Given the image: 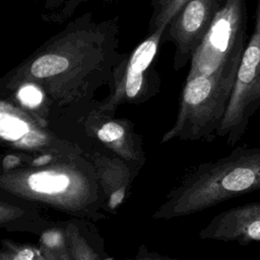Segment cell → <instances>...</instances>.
Instances as JSON below:
<instances>
[{"instance_id": "1", "label": "cell", "mask_w": 260, "mask_h": 260, "mask_svg": "<svg viewBox=\"0 0 260 260\" xmlns=\"http://www.w3.org/2000/svg\"><path fill=\"white\" fill-rule=\"evenodd\" d=\"M119 27L118 16L96 21L91 12L84 13L0 77V85L34 81L58 105L83 99L112 83L126 59L128 54L119 51Z\"/></svg>"}, {"instance_id": "2", "label": "cell", "mask_w": 260, "mask_h": 260, "mask_svg": "<svg viewBox=\"0 0 260 260\" xmlns=\"http://www.w3.org/2000/svg\"><path fill=\"white\" fill-rule=\"evenodd\" d=\"M260 190V148L237 146L228 155L190 168L154 218L188 216Z\"/></svg>"}, {"instance_id": "3", "label": "cell", "mask_w": 260, "mask_h": 260, "mask_svg": "<svg viewBox=\"0 0 260 260\" xmlns=\"http://www.w3.org/2000/svg\"><path fill=\"white\" fill-rule=\"evenodd\" d=\"M237 73L197 75L186 78L173 127L161 143L178 138L212 142L222 122L234 88Z\"/></svg>"}, {"instance_id": "4", "label": "cell", "mask_w": 260, "mask_h": 260, "mask_svg": "<svg viewBox=\"0 0 260 260\" xmlns=\"http://www.w3.org/2000/svg\"><path fill=\"white\" fill-rule=\"evenodd\" d=\"M246 0H225L190 60L186 78L237 73L247 45Z\"/></svg>"}, {"instance_id": "5", "label": "cell", "mask_w": 260, "mask_h": 260, "mask_svg": "<svg viewBox=\"0 0 260 260\" xmlns=\"http://www.w3.org/2000/svg\"><path fill=\"white\" fill-rule=\"evenodd\" d=\"M0 189L53 206L78 210L93 199V187L79 170L69 166H50L0 175Z\"/></svg>"}, {"instance_id": "6", "label": "cell", "mask_w": 260, "mask_h": 260, "mask_svg": "<svg viewBox=\"0 0 260 260\" xmlns=\"http://www.w3.org/2000/svg\"><path fill=\"white\" fill-rule=\"evenodd\" d=\"M260 108V0H257L253 32L245 47L222 122L216 136L229 146L245 135L252 116Z\"/></svg>"}, {"instance_id": "7", "label": "cell", "mask_w": 260, "mask_h": 260, "mask_svg": "<svg viewBox=\"0 0 260 260\" xmlns=\"http://www.w3.org/2000/svg\"><path fill=\"white\" fill-rule=\"evenodd\" d=\"M162 29L149 34L115 69L112 94L102 104V112H110L121 103L142 100L158 87L159 77L154 70V59L164 35Z\"/></svg>"}, {"instance_id": "8", "label": "cell", "mask_w": 260, "mask_h": 260, "mask_svg": "<svg viewBox=\"0 0 260 260\" xmlns=\"http://www.w3.org/2000/svg\"><path fill=\"white\" fill-rule=\"evenodd\" d=\"M224 2L225 0H189L172 18L161 41H171L175 45L176 70L190 62Z\"/></svg>"}, {"instance_id": "9", "label": "cell", "mask_w": 260, "mask_h": 260, "mask_svg": "<svg viewBox=\"0 0 260 260\" xmlns=\"http://www.w3.org/2000/svg\"><path fill=\"white\" fill-rule=\"evenodd\" d=\"M198 237L205 241L235 242L242 246L260 242V200L216 214L199 231Z\"/></svg>"}, {"instance_id": "10", "label": "cell", "mask_w": 260, "mask_h": 260, "mask_svg": "<svg viewBox=\"0 0 260 260\" xmlns=\"http://www.w3.org/2000/svg\"><path fill=\"white\" fill-rule=\"evenodd\" d=\"M0 138L14 147L36 151L52 144L53 137L21 106L0 98Z\"/></svg>"}, {"instance_id": "11", "label": "cell", "mask_w": 260, "mask_h": 260, "mask_svg": "<svg viewBox=\"0 0 260 260\" xmlns=\"http://www.w3.org/2000/svg\"><path fill=\"white\" fill-rule=\"evenodd\" d=\"M1 87L6 91H13L19 106L26 110H36L49 100L43 87L34 81H20L9 86Z\"/></svg>"}, {"instance_id": "12", "label": "cell", "mask_w": 260, "mask_h": 260, "mask_svg": "<svg viewBox=\"0 0 260 260\" xmlns=\"http://www.w3.org/2000/svg\"><path fill=\"white\" fill-rule=\"evenodd\" d=\"M189 0H152V12L148 25V32L157 29L165 30L175 14Z\"/></svg>"}, {"instance_id": "13", "label": "cell", "mask_w": 260, "mask_h": 260, "mask_svg": "<svg viewBox=\"0 0 260 260\" xmlns=\"http://www.w3.org/2000/svg\"><path fill=\"white\" fill-rule=\"evenodd\" d=\"M66 242L72 260H98V256L73 223L65 231Z\"/></svg>"}, {"instance_id": "14", "label": "cell", "mask_w": 260, "mask_h": 260, "mask_svg": "<svg viewBox=\"0 0 260 260\" xmlns=\"http://www.w3.org/2000/svg\"><path fill=\"white\" fill-rule=\"evenodd\" d=\"M45 248L31 245H10L0 250V260H43Z\"/></svg>"}, {"instance_id": "15", "label": "cell", "mask_w": 260, "mask_h": 260, "mask_svg": "<svg viewBox=\"0 0 260 260\" xmlns=\"http://www.w3.org/2000/svg\"><path fill=\"white\" fill-rule=\"evenodd\" d=\"M125 135L126 131L124 126L116 121H108L104 123L96 132V136L102 142L119 150L124 147Z\"/></svg>"}, {"instance_id": "16", "label": "cell", "mask_w": 260, "mask_h": 260, "mask_svg": "<svg viewBox=\"0 0 260 260\" xmlns=\"http://www.w3.org/2000/svg\"><path fill=\"white\" fill-rule=\"evenodd\" d=\"M89 0H67L65 4L58 9L57 11L51 12L49 14H46L44 16V19L47 21H53V22H63L75 12V10L83 3L87 2ZM107 2H112L115 0H106Z\"/></svg>"}, {"instance_id": "17", "label": "cell", "mask_w": 260, "mask_h": 260, "mask_svg": "<svg viewBox=\"0 0 260 260\" xmlns=\"http://www.w3.org/2000/svg\"><path fill=\"white\" fill-rule=\"evenodd\" d=\"M41 242L43 247L53 251L66 250V247H65L66 237L64 238L63 234L57 230L45 232L42 236Z\"/></svg>"}, {"instance_id": "18", "label": "cell", "mask_w": 260, "mask_h": 260, "mask_svg": "<svg viewBox=\"0 0 260 260\" xmlns=\"http://www.w3.org/2000/svg\"><path fill=\"white\" fill-rule=\"evenodd\" d=\"M23 211L16 206H12L5 203H0V224L10 222L17 217L21 216Z\"/></svg>"}, {"instance_id": "19", "label": "cell", "mask_w": 260, "mask_h": 260, "mask_svg": "<svg viewBox=\"0 0 260 260\" xmlns=\"http://www.w3.org/2000/svg\"><path fill=\"white\" fill-rule=\"evenodd\" d=\"M125 194H126V189H121V190L115 191L112 194H110L109 202H108L109 207L111 209H115L116 207H118L124 200Z\"/></svg>"}, {"instance_id": "20", "label": "cell", "mask_w": 260, "mask_h": 260, "mask_svg": "<svg viewBox=\"0 0 260 260\" xmlns=\"http://www.w3.org/2000/svg\"><path fill=\"white\" fill-rule=\"evenodd\" d=\"M20 157L15 154H7L2 159V167L4 171H11L20 165Z\"/></svg>"}, {"instance_id": "21", "label": "cell", "mask_w": 260, "mask_h": 260, "mask_svg": "<svg viewBox=\"0 0 260 260\" xmlns=\"http://www.w3.org/2000/svg\"><path fill=\"white\" fill-rule=\"evenodd\" d=\"M52 159H53V155L51 153H44V154L37 156L32 160V166L37 167V168L44 167V166H47L50 161H52Z\"/></svg>"}, {"instance_id": "22", "label": "cell", "mask_w": 260, "mask_h": 260, "mask_svg": "<svg viewBox=\"0 0 260 260\" xmlns=\"http://www.w3.org/2000/svg\"><path fill=\"white\" fill-rule=\"evenodd\" d=\"M67 0H44V8L52 10V12L60 9Z\"/></svg>"}, {"instance_id": "23", "label": "cell", "mask_w": 260, "mask_h": 260, "mask_svg": "<svg viewBox=\"0 0 260 260\" xmlns=\"http://www.w3.org/2000/svg\"><path fill=\"white\" fill-rule=\"evenodd\" d=\"M136 260H177V259L169 258V257L157 255V254H144L142 256H139Z\"/></svg>"}, {"instance_id": "24", "label": "cell", "mask_w": 260, "mask_h": 260, "mask_svg": "<svg viewBox=\"0 0 260 260\" xmlns=\"http://www.w3.org/2000/svg\"><path fill=\"white\" fill-rule=\"evenodd\" d=\"M105 260H113V259H111V258H107V259H105Z\"/></svg>"}]
</instances>
